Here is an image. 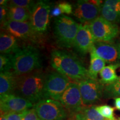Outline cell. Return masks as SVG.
Here are the masks:
<instances>
[{
	"mask_svg": "<svg viewBox=\"0 0 120 120\" xmlns=\"http://www.w3.org/2000/svg\"><path fill=\"white\" fill-rule=\"evenodd\" d=\"M46 75L41 68L27 74L16 76L15 94L32 102L34 105L45 98Z\"/></svg>",
	"mask_w": 120,
	"mask_h": 120,
	"instance_id": "cell-1",
	"label": "cell"
},
{
	"mask_svg": "<svg viewBox=\"0 0 120 120\" xmlns=\"http://www.w3.org/2000/svg\"><path fill=\"white\" fill-rule=\"evenodd\" d=\"M50 62L57 71L75 81L89 79L88 70L81 61L67 51L54 49L51 53Z\"/></svg>",
	"mask_w": 120,
	"mask_h": 120,
	"instance_id": "cell-2",
	"label": "cell"
},
{
	"mask_svg": "<svg viewBox=\"0 0 120 120\" xmlns=\"http://www.w3.org/2000/svg\"><path fill=\"white\" fill-rule=\"evenodd\" d=\"M12 70L16 76L27 74L41 67V54L36 47L27 45L12 56Z\"/></svg>",
	"mask_w": 120,
	"mask_h": 120,
	"instance_id": "cell-3",
	"label": "cell"
},
{
	"mask_svg": "<svg viewBox=\"0 0 120 120\" xmlns=\"http://www.w3.org/2000/svg\"><path fill=\"white\" fill-rule=\"evenodd\" d=\"M79 24L72 18L62 15L56 18L54 23V34L60 47L69 49L73 46Z\"/></svg>",
	"mask_w": 120,
	"mask_h": 120,
	"instance_id": "cell-4",
	"label": "cell"
},
{
	"mask_svg": "<svg viewBox=\"0 0 120 120\" xmlns=\"http://www.w3.org/2000/svg\"><path fill=\"white\" fill-rule=\"evenodd\" d=\"M40 120H65L68 112L61 103L50 98H44L34 105Z\"/></svg>",
	"mask_w": 120,
	"mask_h": 120,
	"instance_id": "cell-5",
	"label": "cell"
},
{
	"mask_svg": "<svg viewBox=\"0 0 120 120\" xmlns=\"http://www.w3.org/2000/svg\"><path fill=\"white\" fill-rule=\"evenodd\" d=\"M70 79L57 71L46 75L44 88L45 98L60 101V98L70 83Z\"/></svg>",
	"mask_w": 120,
	"mask_h": 120,
	"instance_id": "cell-6",
	"label": "cell"
},
{
	"mask_svg": "<svg viewBox=\"0 0 120 120\" xmlns=\"http://www.w3.org/2000/svg\"><path fill=\"white\" fill-rule=\"evenodd\" d=\"M51 8L49 3L46 1H37L33 7L30 21L38 35H42L47 31Z\"/></svg>",
	"mask_w": 120,
	"mask_h": 120,
	"instance_id": "cell-7",
	"label": "cell"
},
{
	"mask_svg": "<svg viewBox=\"0 0 120 120\" xmlns=\"http://www.w3.org/2000/svg\"><path fill=\"white\" fill-rule=\"evenodd\" d=\"M88 25L96 42H110L117 36L119 33L117 25L107 21L101 16Z\"/></svg>",
	"mask_w": 120,
	"mask_h": 120,
	"instance_id": "cell-8",
	"label": "cell"
},
{
	"mask_svg": "<svg viewBox=\"0 0 120 120\" xmlns=\"http://www.w3.org/2000/svg\"><path fill=\"white\" fill-rule=\"evenodd\" d=\"M78 84L85 106L95 104L103 97L105 87L100 80L87 79L79 82Z\"/></svg>",
	"mask_w": 120,
	"mask_h": 120,
	"instance_id": "cell-9",
	"label": "cell"
},
{
	"mask_svg": "<svg viewBox=\"0 0 120 120\" xmlns=\"http://www.w3.org/2000/svg\"><path fill=\"white\" fill-rule=\"evenodd\" d=\"M2 27L4 31L13 35L17 40L35 42L38 37L30 21L19 22L7 19L2 24Z\"/></svg>",
	"mask_w": 120,
	"mask_h": 120,
	"instance_id": "cell-10",
	"label": "cell"
},
{
	"mask_svg": "<svg viewBox=\"0 0 120 120\" xmlns=\"http://www.w3.org/2000/svg\"><path fill=\"white\" fill-rule=\"evenodd\" d=\"M60 102L64 109L71 114L75 115L84 107L79 84L71 82L60 98Z\"/></svg>",
	"mask_w": 120,
	"mask_h": 120,
	"instance_id": "cell-11",
	"label": "cell"
},
{
	"mask_svg": "<svg viewBox=\"0 0 120 120\" xmlns=\"http://www.w3.org/2000/svg\"><path fill=\"white\" fill-rule=\"evenodd\" d=\"M34 106L32 102L15 94L0 97L1 113L22 112L32 109Z\"/></svg>",
	"mask_w": 120,
	"mask_h": 120,
	"instance_id": "cell-12",
	"label": "cell"
},
{
	"mask_svg": "<svg viewBox=\"0 0 120 120\" xmlns=\"http://www.w3.org/2000/svg\"><path fill=\"white\" fill-rule=\"evenodd\" d=\"M100 14V6L92 1H78L73 8V15L81 23L89 24L98 17Z\"/></svg>",
	"mask_w": 120,
	"mask_h": 120,
	"instance_id": "cell-13",
	"label": "cell"
},
{
	"mask_svg": "<svg viewBox=\"0 0 120 120\" xmlns=\"http://www.w3.org/2000/svg\"><path fill=\"white\" fill-rule=\"evenodd\" d=\"M90 53L95 54L108 64H113L120 62L119 46L118 44L111 42H96Z\"/></svg>",
	"mask_w": 120,
	"mask_h": 120,
	"instance_id": "cell-14",
	"label": "cell"
},
{
	"mask_svg": "<svg viewBox=\"0 0 120 120\" xmlns=\"http://www.w3.org/2000/svg\"><path fill=\"white\" fill-rule=\"evenodd\" d=\"M96 43V40L93 35L88 24H79V28L75 38L73 47L78 53L85 56L91 49Z\"/></svg>",
	"mask_w": 120,
	"mask_h": 120,
	"instance_id": "cell-15",
	"label": "cell"
},
{
	"mask_svg": "<svg viewBox=\"0 0 120 120\" xmlns=\"http://www.w3.org/2000/svg\"><path fill=\"white\" fill-rule=\"evenodd\" d=\"M16 75L13 72L6 71L0 73V97L15 93Z\"/></svg>",
	"mask_w": 120,
	"mask_h": 120,
	"instance_id": "cell-16",
	"label": "cell"
},
{
	"mask_svg": "<svg viewBox=\"0 0 120 120\" xmlns=\"http://www.w3.org/2000/svg\"><path fill=\"white\" fill-rule=\"evenodd\" d=\"M19 47L18 40L12 34L4 31L0 34V52L1 54L13 55Z\"/></svg>",
	"mask_w": 120,
	"mask_h": 120,
	"instance_id": "cell-17",
	"label": "cell"
},
{
	"mask_svg": "<svg viewBox=\"0 0 120 120\" xmlns=\"http://www.w3.org/2000/svg\"><path fill=\"white\" fill-rule=\"evenodd\" d=\"M120 67V62L106 66L100 72V82L103 85H109L115 82L118 79L116 70Z\"/></svg>",
	"mask_w": 120,
	"mask_h": 120,
	"instance_id": "cell-18",
	"label": "cell"
},
{
	"mask_svg": "<svg viewBox=\"0 0 120 120\" xmlns=\"http://www.w3.org/2000/svg\"><path fill=\"white\" fill-rule=\"evenodd\" d=\"M8 13L7 19L19 22L29 21L31 11L28 9L8 4Z\"/></svg>",
	"mask_w": 120,
	"mask_h": 120,
	"instance_id": "cell-19",
	"label": "cell"
},
{
	"mask_svg": "<svg viewBox=\"0 0 120 120\" xmlns=\"http://www.w3.org/2000/svg\"><path fill=\"white\" fill-rule=\"evenodd\" d=\"M106 62L95 54L90 53V64L88 70L89 79L97 80V75L105 67Z\"/></svg>",
	"mask_w": 120,
	"mask_h": 120,
	"instance_id": "cell-20",
	"label": "cell"
},
{
	"mask_svg": "<svg viewBox=\"0 0 120 120\" xmlns=\"http://www.w3.org/2000/svg\"><path fill=\"white\" fill-rule=\"evenodd\" d=\"M74 120H106L98 113L95 106H86L81 111L75 113Z\"/></svg>",
	"mask_w": 120,
	"mask_h": 120,
	"instance_id": "cell-21",
	"label": "cell"
},
{
	"mask_svg": "<svg viewBox=\"0 0 120 120\" xmlns=\"http://www.w3.org/2000/svg\"><path fill=\"white\" fill-rule=\"evenodd\" d=\"M100 15L101 17L109 22L116 25L120 23V15L104 2L100 6Z\"/></svg>",
	"mask_w": 120,
	"mask_h": 120,
	"instance_id": "cell-22",
	"label": "cell"
},
{
	"mask_svg": "<svg viewBox=\"0 0 120 120\" xmlns=\"http://www.w3.org/2000/svg\"><path fill=\"white\" fill-rule=\"evenodd\" d=\"M73 8L71 4L67 2L58 3L51 8L50 12L51 17H59L64 15L63 14L70 15L73 13Z\"/></svg>",
	"mask_w": 120,
	"mask_h": 120,
	"instance_id": "cell-23",
	"label": "cell"
},
{
	"mask_svg": "<svg viewBox=\"0 0 120 120\" xmlns=\"http://www.w3.org/2000/svg\"><path fill=\"white\" fill-rule=\"evenodd\" d=\"M103 97L105 98L120 97V76L115 82L105 87Z\"/></svg>",
	"mask_w": 120,
	"mask_h": 120,
	"instance_id": "cell-24",
	"label": "cell"
},
{
	"mask_svg": "<svg viewBox=\"0 0 120 120\" xmlns=\"http://www.w3.org/2000/svg\"><path fill=\"white\" fill-rule=\"evenodd\" d=\"M13 55L1 54L0 56V71L1 72L10 71L12 69Z\"/></svg>",
	"mask_w": 120,
	"mask_h": 120,
	"instance_id": "cell-25",
	"label": "cell"
},
{
	"mask_svg": "<svg viewBox=\"0 0 120 120\" xmlns=\"http://www.w3.org/2000/svg\"><path fill=\"white\" fill-rule=\"evenodd\" d=\"M96 109L100 115L108 120H116L114 117V109L109 105H104L96 106Z\"/></svg>",
	"mask_w": 120,
	"mask_h": 120,
	"instance_id": "cell-26",
	"label": "cell"
},
{
	"mask_svg": "<svg viewBox=\"0 0 120 120\" xmlns=\"http://www.w3.org/2000/svg\"><path fill=\"white\" fill-rule=\"evenodd\" d=\"M36 2L31 0H12L9 1L8 4L10 6H15L28 9L30 11H32Z\"/></svg>",
	"mask_w": 120,
	"mask_h": 120,
	"instance_id": "cell-27",
	"label": "cell"
},
{
	"mask_svg": "<svg viewBox=\"0 0 120 120\" xmlns=\"http://www.w3.org/2000/svg\"><path fill=\"white\" fill-rule=\"evenodd\" d=\"M27 111L22 112H10L7 113L3 114L7 120H23Z\"/></svg>",
	"mask_w": 120,
	"mask_h": 120,
	"instance_id": "cell-28",
	"label": "cell"
},
{
	"mask_svg": "<svg viewBox=\"0 0 120 120\" xmlns=\"http://www.w3.org/2000/svg\"><path fill=\"white\" fill-rule=\"evenodd\" d=\"M23 120H40L34 107L27 110L23 117Z\"/></svg>",
	"mask_w": 120,
	"mask_h": 120,
	"instance_id": "cell-29",
	"label": "cell"
},
{
	"mask_svg": "<svg viewBox=\"0 0 120 120\" xmlns=\"http://www.w3.org/2000/svg\"><path fill=\"white\" fill-rule=\"evenodd\" d=\"M8 13V5L1 6L0 7V22L2 25L7 20Z\"/></svg>",
	"mask_w": 120,
	"mask_h": 120,
	"instance_id": "cell-30",
	"label": "cell"
},
{
	"mask_svg": "<svg viewBox=\"0 0 120 120\" xmlns=\"http://www.w3.org/2000/svg\"><path fill=\"white\" fill-rule=\"evenodd\" d=\"M104 3L111 7L120 15V0H107L104 1Z\"/></svg>",
	"mask_w": 120,
	"mask_h": 120,
	"instance_id": "cell-31",
	"label": "cell"
},
{
	"mask_svg": "<svg viewBox=\"0 0 120 120\" xmlns=\"http://www.w3.org/2000/svg\"><path fill=\"white\" fill-rule=\"evenodd\" d=\"M115 106L117 109L120 111V97L115 99Z\"/></svg>",
	"mask_w": 120,
	"mask_h": 120,
	"instance_id": "cell-32",
	"label": "cell"
},
{
	"mask_svg": "<svg viewBox=\"0 0 120 120\" xmlns=\"http://www.w3.org/2000/svg\"><path fill=\"white\" fill-rule=\"evenodd\" d=\"M8 2L9 1L7 0H1L0 4H1V6H7L8 5Z\"/></svg>",
	"mask_w": 120,
	"mask_h": 120,
	"instance_id": "cell-33",
	"label": "cell"
},
{
	"mask_svg": "<svg viewBox=\"0 0 120 120\" xmlns=\"http://www.w3.org/2000/svg\"><path fill=\"white\" fill-rule=\"evenodd\" d=\"M0 120H7L3 114L1 113V117H0Z\"/></svg>",
	"mask_w": 120,
	"mask_h": 120,
	"instance_id": "cell-34",
	"label": "cell"
},
{
	"mask_svg": "<svg viewBox=\"0 0 120 120\" xmlns=\"http://www.w3.org/2000/svg\"><path fill=\"white\" fill-rule=\"evenodd\" d=\"M118 46H119V48H120V42L118 43Z\"/></svg>",
	"mask_w": 120,
	"mask_h": 120,
	"instance_id": "cell-35",
	"label": "cell"
},
{
	"mask_svg": "<svg viewBox=\"0 0 120 120\" xmlns=\"http://www.w3.org/2000/svg\"><path fill=\"white\" fill-rule=\"evenodd\" d=\"M116 120H120V118H118V119H117V120L116 119Z\"/></svg>",
	"mask_w": 120,
	"mask_h": 120,
	"instance_id": "cell-36",
	"label": "cell"
},
{
	"mask_svg": "<svg viewBox=\"0 0 120 120\" xmlns=\"http://www.w3.org/2000/svg\"></svg>",
	"mask_w": 120,
	"mask_h": 120,
	"instance_id": "cell-37",
	"label": "cell"
}]
</instances>
